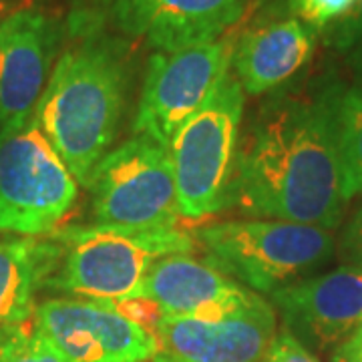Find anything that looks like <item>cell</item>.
<instances>
[{
    "instance_id": "6da1fadb",
    "label": "cell",
    "mask_w": 362,
    "mask_h": 362,
    "mask_svg": "<svg viewBox=\"0 0 362 362\" xmlns=\"http://www.w3.org/2000/svg\"><path fill=\"white\" fill-rule=\"evenodd\" d=\"M344 83L322 77L276 93L240 135L230 206L247 218L338 228L337 113Z\"/></svg>"
},
{
    "instance_id": "7a4b0ae2",
    "label": "cell",
    "mask_w": 362,
    "mask_h": 362,
    "mask_svg": "<svg viewBox=\"0 0 362 362\" xmlns=\"http://www.w3.org/2000/svg\"><path fill=\"white\" fill-rule=\"evenodd\" d=\"M75 28L83 37L57 61L35 117L73 177L87 189L97 163L117 137L127 63L123 45L99 35L89 16H78Z\"/></svg>"
},
{
    "instance_id": "3957f363",
    "label": "cell",
    "mask_w": 362,
    "mask_h": 362,
    "mask_svg": "<svg viewBox=\"0 0 362 362\" xmlns=\"http://www.w3.org/2000/svg\"><path fill=\"white\" fill-rule=\"evenodd\" d=\"M52 235L63 256L45 290L83 300H125L141 294L157 262L192 254L195 242L177 228L125 230L109 226H65Z\"/></svg>"
},
{
    "instance_id": "277c9868",
    "label": "cell",
    "mask_w": 362,
    "mask_h": 362,
    "mask_svg": "<svg viewBox=\"0 0 362 362\" xmlns=\"http://www.w3.org/2000/svg\"><path fill=\"white\" fill-rule=\"evenodd\" d=\"M197 240L207 262L247 290L268 296L326 266L337 250L330 230L258 218L207 223Z\"/></svg>"
},
{
    "instance_id": "5b68a950",
    "label": "cell",
    "mask_w": 362,
    "mask_h": 362,
    "mask_svg": "<svg viewBox=\"0 0 362 362\" xmlns=\"http://www.w3.org/2000/svg\"><path fill=\"white\" fill-rule=\"evenodd\" d=\"M246 93L233 73L169 143L180 216L204 220L230 206Z\"/></svg>"
},
{
    "instance_id": "8992f818",
    "label": "cell",
    "mask_w": 362,
    "mask_h": 362,
    "mask_svg": "<svg viewBox=\"0 0 362 362\" xmlns=\"http://www.w3.org/2000/svg\"><path fill=\"white\" fill-rule=\"evenodd\" d=\"M77 199V180L35 113L0 127V233L49 235L59 230Z\"/></svg>"
},
{
    "instance_id": "52a82bcc",
    "label": "cell",
    "mask_w": 362,
    "mask_h": 362,
    "mask_svg": "<svg viewBox=\"0 0 362 362\" xmlns=\"http://www.w3.org/2000/svg\"><path fill=\"white\" fill-rule=\"evenodd\" d=\"M93 218L125 230H169L180 221L169 149L133 135L97 163L89 181Z\"/></svg>"
},
{
    "instance_id": "ba28073f",
    "label": "cell",
    "mask_w": 362,
    "mask_h": 362,
    "mask_svg": "<svg viewBox=\"0 0 362 362\" xmlns=\"http://www.w3.org/2000/svg\"><path fill=\"white\" fill-rule=\"evenodd\" d=\"M233 49L235 40L221 37L177 52H156L143 81L133 135L151 137L169 149L177 129L232 73Z\"/></svg>"
},
{
    "instance_id": "9c48e42d",
    "label": "cell",
    "mask_w": 362,
    "mask_h": 362,
    "mask_svg": "<svg viewBox=\"0 0 362 362\" xmlns=\"http://www.w3.org/2000/svg\"><path fill=\"white\" fill-rule=\"evenodd\" d=\"M33 320L71 362H147L161 352L149 330L103 300L49 298Z\"/></svg>"
},
{
    "instance_id": "30bf717a",
    "label": "cell",
    "mask_w": 362,
    "mask_h": 362,
    "mask_svg": "<svg viewBox=\"0 0 362 362\" xmlns=\"http://www.w3.org/2000/svg\"><path fill=\"white\" fill-rule=\"evenodd\" d=\"M286 328L312 354H332L362 326V268L340 266L270 294Z\"/></svg>"
},
{
    "instance_id": "8fae6325",
    "label": "cell",
    "mask_w": 362,
    "mask_h": 362,
    "mask_svg": "<svg viewBox=\"0 0 362 362\" xmlns=\"http://www.w3.org/2000/svg\"><path fill=\"white\" fill-rule=\"evenodd\" d=\"M278 334L276 310L264 296L216 318L163 314L161 352L180 362H262Z\"/></svg>"
},
{
    "instance_id": "7c38bea8",
    "label": "cell",
    "mask_w": 362,
    "mask_h": 362,
    "mask_svg": "<svg viewBox=\"0 0 362 362\" xmlns=\"http://www.w3.org/2000/svg\"><path fill=\"white\" fill-rule=\"evenodd\" d=\"M247 0H111L117 28L157 52H177L221 39L242 21Z\"/></svg>"
},
{
    "instance_id": "4fadbf2b",
    "label": "cell",
    "mask_w": 362,
    "mask_h": 362,
    "mask_svg": "<svg viewBox=\"0 0 362 362\" xmlns=\"http://www.w3.org/2000/svg\"><path fill=\"white\" fill-rule=\"evenodd\" d=\"M61 40L59 23L37 8L0 23V127L35 113Z\"/></svg>"
},
{
    "instance_id": "5bb4252c",
    "label": "cell",
    "mask_w": 362,
    "mask_h": 362,
    "mask_svg": "<svg viewBox=\"0 0 362 362\" xmlns=\"http://www.w3.org/2000/svg\"><path fill=\"white\" fill-rule=\"evenodd\" d=\"M139 296L153 300L168 316L216 318L252 304L262 294L247 290L207 259L173 254L149 270Z\"/></svg>"
},
{
    "instance_id": "9a60e30c",
    "label": "cell",
    "mask_w": 362,
    "mask_h": 362,
    "mask_svg": "<svg viewBox=\"0 0 362 362\" xmlns=\"http://www.w3.org/2000/svg\"><path fill=\"white\" fill-rule=\"evenodd\" d=\"M314 42L316 30L296 16L262 21L235 40V78L250 97L274 93L308 65Z\"/></svg>"
},
{
    "instance_id": "2e32d148",
    "label": "cell",
    "mask_w": 362,
    "mask_h": 362,
    "mask_svg": "<svg viewBox=\"0 0 362 362\" xmlns=\"http://www.w3.org/2000/svg\"><path fill=\"white\" fill-rule=\"evenodd\" d=\"M61 256L63 246L52 235H0V328L33 320L37 294Z\"/></svg>"
},
{
    "instance_id": "e0dca14e",
    "label": "cell",
    "mask_w": 362,
    "mask_h": 362,
    "mask_svg": "<svg viewBox=\"0 0 362 362\" xmlns=\"http://www.w3.org/2000/svg\"><path fill=\"white\" fill-rule=\"evenodd\" d=\"M340 195L346 204L362 194V83L344 85L337 113Z\"/></svg>"
},
{
    "instance_id": "ac0fdd59",
    "label": "cell",
    "mask_w": 362,
    "mask_h": 362,
    "mask_svg": "<svg viewBox=\"0 0 362 362\" xmlns=\"http://www.w3.org/2000/svg\"><path fill=\"white\" fill-rule=\"evenodd\" d=\"M0 362H71L35 320L0 328Z\"/></svg>"
},
{
    "instance_id": "d6986e66",
    "label": "cell",
    "mask_w": 362,
    "mask_h": 362,
    "mask_svg": "<svg viewBox=\"0 0 362 362\" xmlns=\"http://www.w3.org/2000/svg\"><path fill=\"white\" fill-rule=\"evenodd\" d=\"M356 0H288L290 13L312 30L342 21L354 8Z\"/></svg>"
},
{
    "instance_id": "ffe728a7",
    "label": "cell",
    "mask_w": 362,
    "mask_h": 362,
    "mask_svg": "<svg viewBox=\"0 0 362 362\" xmlns=\"http://www.w3.org/2000/svg\"><path fill=\"white\" fill-rule=\"evenodd\" d=\"M103 302H107L111 308H115L127 320L139 324L145 330H149L157 338V326L163 318V312L153 300L145 296H133L125 298V300H103Z\"/></svg>"
},
{
    "instance_id": "44dd1931",
    "label": "cell",
    "mask_w": 362,
    "mask_h": 362,
    "mask_svg": "<svg viewBox=\"0 0 362 362\" xmlns=\"http://www.w3.org/2000/svg\"><path fill=\"white\" fill-rule=\"evenodd\" d=\"M362 40V0H356L354 8L342 21L330 26L324 35V42L340 52H349Z\"/></svg>"
},
{
    "instance_id": "7402d4cb",
    "label": "cell",
    "mask_w": 362,
    "mask_h": 362,
    "mask_svg": "<svg viewBox=\"0 0 362 362\" xmlns=\"http://www.w3.org/2000/svg\"><path fill=\"white\" fill-rule=\"evenodd\" d=\"M262 362H320L302 342H298L286 328L278 330Z\"/></svg>"
},
{
    "instance_id": "603a6c76",
    "label": "cell",
    "mask_w": 362,
    "mask_h": 362,
    "mask_svg": "<svg viewBox=\"0 0 362 362\" xmlns=\"http://www.w3.org/2000/svg\"><path fill=\"white\" fill-rule=\"evenodd\" d=\"M340 258L344 259L346 266L362 268V206L340 235Z\"/></svg>"
},
{
    "instance_id": "cb8c5ba5",
    "label": "cell",
    "mask_w": 362,
    "mask_h": 362,
    "mask_svg": "<svg viewBox=\"0 0 362 362\" xmlns=\"http://www.w3.org/2000/svg\"><path fill=\"white\" fill-rule=\"evenodd\" d=\"M332 362H362V326L352 334V337L340 344L332 354H330Z\"/></svg>"
},
{
    "instance_id": "d4e9b609",
    "label": "cell",
    "mask_w": 362,
    "mask_h": 362,
    "mask_svg": "<svg viewBox=\"0 0 362 362\" xmlns=\"http://www.w3.org/2000/svg\"><path fill=\"white\" fill-rule=\"evenodd\" d=\"M350 66H352V71H354V75H356V81H361L362 83V40L354 47V49H350Z\"/></svg>"
},
{
    "instance_id": "484cf974",
    "label": "cell",
    "mask_w": 362,
    "mask_h": 362,
    "mask_svg": "<svg viewBox=\"0 0 362 362\" xmlns=\"http://www.w3.org/2000/svg\"><path fill=\"white\" fill-rule=\"evenodd\" d=\"M153 362H180V361L171 358V356H169V354H165V352H159L156 358H153Z\"/></svg>"
}]
</instances>
